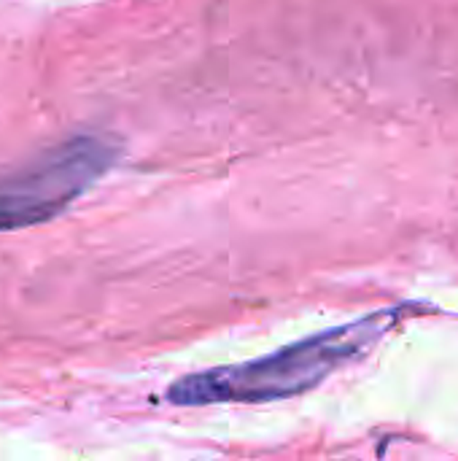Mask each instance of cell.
<instances>
[{"label":"cell","instance_id":"7a4b0ae2","mask_svg":"<svg viewBox=\"0 0 458 461\" xmlns=\"http://www.w3.org/2000/svg\"><path fill=\"white\" fill-rule=\"evenodd\" d=\"M116 154L111 140L78 135L0 181V230L32 227L59 216L116 162Z\"/></svg>","mask_w":458,"mask_h":461},{"label":"cell","instance_id":"6da1fadb","mask_svg":"<svg viewBox=\"0 0 458 461\" xmlns=\"http://www.w3.org/2000/svg\"><path fill=\"white\" fill-rule=\"evenodd\" d=\"M400 319V308L378 311L351 324L327 330L270 357L192 373L167 389V402L197 408L219 402H273L305 394L343 365L370 351Z\"/></svg>","mask_w":458,"mask_h":461}]
</instances>
